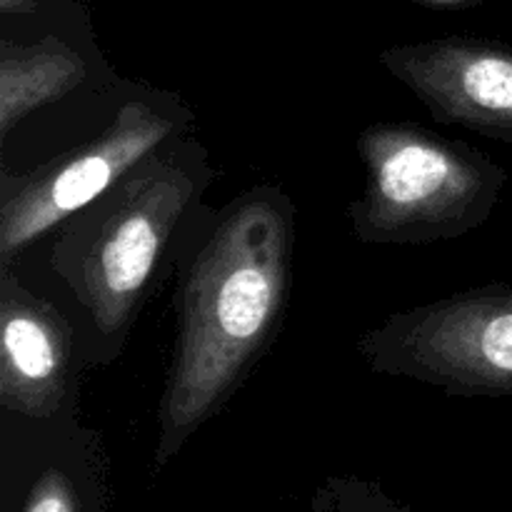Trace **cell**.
<instances>
[{
    "label": "cell",
    "instance_id": "4",
    "mask_svg": "<svg viewBox=\"0 0 512 512\" xmlns=\"http://www.w3.org/2000/svg\"><path fill=\"white\" fill-rule=\"evenodd\" d=\"M358 350L373 373L463 398H512V285L400 310L368 330Z\"/></svg>",
    "mask_w": 512,
    "mask_h": 512
},
{
    "label": "cell",
    "instance_id": "7",
    "mask_svg": "<svg viewBox=\"0 0 512 512\" xmlns=\"http://www.w3.org/2000/svg\"><path fill=\"white\" fill-rule=\"evenodd\" d=\"M75 333L50 300L0 268V410L18 418L78 415Z\"/></svg>",
    "mask_w": 512,
    "mask_h": 512
},
{
    "label": "cell",
    "instance_id": "9",
    "mask_svg": "<svg viewBox=\"0 0 512 512\" xmlns=\"http://www.w3.org/2000/svg\"><path fill=\"white\" fill-rule=\"evenodd\" d=\"M88 63L58 38L33 45L0 43V138L8 140L20 120L58 103L88 80Z\"/></svg>",
    "mask_w": 512,
    "mask_h": 512
},
{
    "label": "cell",
    "instance_id": "3",
    "mask_svg": "<svg viewBox=\"0 0 512 512\" xmlns=\"http://www.w3.org/2000/svg\"><path fill=\"white\" fill-rule=\"evenodd\" d=\"M365 185L350 203L365 245H430L473 233L503 198L508 170L483 150L415 123H375L358 135Z\"/></svg>",
    "mask_w": 512,
    "mask_h": 512
},
{
    "label": "cell",
    "instance_id": "1",
    "mask_svg": "<svg viewBox=\"0 0 512 512\" xmlns=\"http://www.w3.org/2000/svg\"><path fill=\"white\" fill-rule=\"evenodd\" d=\"M295 205L275 185L230 200L178 288V330L158 405L155 463L228 405L283 325Z\"/></svg>",
    "mask_w": 512,
    "mask_h": 512
},
{
    "label": "cell",
    "instance_id": "10",
    "mask_svg": "<svg viewBox=\"0 0 512 512\" xmlns=\"http://www.w3.org/2000/svg\"><path fill=\"white\" fill-rule=\"evenodd\" d=\"M0 10L8 15H28L38 10L35 0H0Z\"/></svg>",
    "mask_w": 512,
    "mask_h": 512
},
{
    "label": "cell",
    "instance_id": "6",
    "mask_svg": "<svg viewBox=\"0 0 512 512\" xmlns=\"http://www.w3.org/2000/svg\"><path fill=\"white\" fill-rule=\"evenodd\" d=\"M380 63L435 120L512 143V48L440 38L385 50Z\"/></svg>",
    "mask_w": 512,
    "mask_h": 512
},
{
    "label": "cell",
    "instance_id": "8",
    "mask_svg": "<svg viewBox=\"0 0 512 512\" xmlns=\"http://www.w3.org/2000/svg\"><path fill=\"white\" fill-rule=\"evenodd\" d=\"M18 420L20 512L95 510L103 463L98 433L83 428L78 415Z\"/></svg>",
    "mask_w": 512,
    "mask_h": 512
},
{
    "label": "cell",
    "instance_id": "5",
    "mask_svg": "<svg viewBox=\"0 0 512 512\" xmlns=\"http://www.w3.org/2000/svg\"><path fill=\"white\" fill-rule=\"evenodd\" d=\"M193 115L173 93L125 100L85 143L63 150L28 173H0V268H13L28 245L113 188L150 153L180 138Z\"/></svg>",
    "mask_w": 512,
    "mask_h": 512
},
{
    "label": "cell",
    "instance_id": "11",
    "mask_svg": "<svg viewBox=\"0 0 512 512\" xmlns=\"http://www.w3.org/2000/svg\"><path fill=\"white\" fill-rule=\"evenodd\" d=\"M420 3H428V5H458V3H465V0H420Z\"/></svg>",
    "mask_w": 512,
    "mask_h": 512
},
{
    "label": "cell",
    "instance_id": "2",
    "mask_svg": "<svg viewBox=\"0 0 512 512\" xmlns=\"http://www.w3.org/2000/svg\"><path fill=\"white\" fill-rule=\"evenodd\" d=\"M215 178L195 140H170L58 225L50 265L85 313V360H115L170 240Z\"/></svg>",
    "mask_w": 512,
    "mask_h": 512
}]
</instances>
